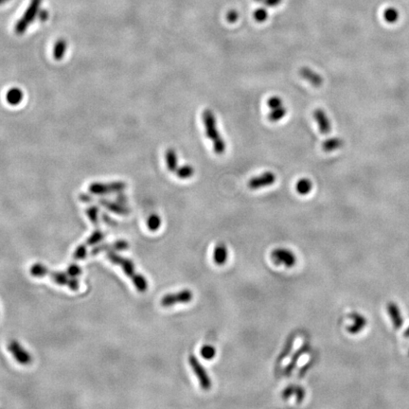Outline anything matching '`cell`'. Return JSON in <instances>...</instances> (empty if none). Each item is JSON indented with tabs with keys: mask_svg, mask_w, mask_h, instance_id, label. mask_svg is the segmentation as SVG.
<instances>
[{
	"mask_svg": "<svg viewBox=\"0 0 409 409\" xmlns=\"http://www.w3.org/2000/svg\"><path fill=\"white\" fill-rule=\"evenodd\" d=\"M161 226V218L157 214H152L147 220V227L151 231L159 230Z\"/></svg>",
	"mask_w": 409,
	"mask_h": 409,
	"instance_id": "obj_29",
	"label": "cell"
},
{
	"mask_svg": "<svg viewBox=\"0 0 409 409\" xmlns=\"http://www.w3.org/2000/svg\"><path fill=\"white\" fill-rule=\"evenodd\" d=\"M200 352H201L202 357L206 359V360H211V359L215 357L216 350H215V348L213 346L204 345L202 347Z\"/></svg>",
	"mask_w": 409,
	"mask_h": 409,
	"instance_id": "obj_30",
	"label": "cell"
},
{
	"mask_svg": "<svg viewBox=\"0 0 409 409\" xmlns=\"http://www.w3.org/2000/svg\"><path fill=\"white\" fill-rule=\"evenodd\" d=\"M127 185L123 181H114L111 183L95 182L90 184L88 190L91 194L105 195L112 192H121L126 189Z\"/></svg>",
	"mask_w": 409,
	"mask_h": 409,
	"instance_id": "obj_5",
	"label": "cell"
},
{
	"mask_svg": "<svg viewBox=\"0 0 409 409\" xmlns=\"http://www.w3.org/2000/svg\"><path fill=\"white\" fill-rule=\"evenodd\" d=\"M189 363L192 367V371L194 372V374L196 375L199 383L201 385V387L204 390H208L211 387V381L210 378L208 376V374L206 373V371L204 370V367L202 366V364L199 362V360L195 355H190L189 356Z\"/></svg>",
	"mask_w": 409,
	"mask_h": 409,
	"instance_id": "obj_7",
	"label": "cell"
},
{
	"mask_svg": "<svg viewBox=\"0 0 409 409\" xmlns=\"http://www.w3.org/2000/svg\"><path fill=\"white\" fill-rule=\"evenodd\" d=\"M281 2V0H263V3L266 7H276Z\"/></svg>",
	"mask_w": 409,
	"mask_h": 409,
	"instance_id": "obj_37",
	"label": "cell"
},
{
	"mask_svg": "<svg viewBox=\"0 0 409 409\" xmlns=\"http://www.w3.org/2000/svg\"><path fill=\"white\" fill-rule=\"evenodd\" d=\"M29 274L35 278L49 277L53 282L61 286H66L72 291H78L80 288V283L75 278H72L68 274H64L63 272L52 271L42 263H34L29 268Z\"/></svg>",
	"mask_w": 409,
	"mask_h": 409,
	"instance_id": "obj_2",
	"label": "cell"
},
{
	"mask_svg": "<svg viewBox=\"0 0 409 409\" xmlns=\"http://www.w3.org/2000/svg\"><path fill=\"white\" fill-rule=\"evenodd\" d=\"M192 298H193V294L191 290H182L177 293L164 295L160 300V304L162 307L168 308V307L174 306L176 304L189 303L190 301H192Z\"/></svg>",
	"mask_w": 409,
	"mask_h": 409,
	"instance_id": "obj_6",
	"label": "cell"
},
{
	"mask_svg": "<svg viewBox=\"0 0 409 409\" xmlns=\"http://www.w3.org/2000/svg\"><path fill=\"white\" fill-rule=\"evenodd\" d=\"M271 260L277 265H283L291 268L296 263V258L293 252L285 248H277L271 252Z\"/></svg>",
	"mask_w": 409,
	"mask_h": 409,
	"instance_id": "obj_8",
	"label": "cell"
},
{
	"mask_svg": "<svg viewBox=\"0 0 409 409\" xmlns=\"http://www.w3.org/2000/svg\"><path fill=\"white\" fill-rule=\"evenodd\" d=\"M275 181H276V175L271 172H266V173H263L260 176H256L250 179L247 183V187L251 190H258L261 188H264V187H268L270 185H273Z\"/></svg>",
	"mask_w": 409,
	"mask_h": 409,
	"instance_id": "obj_11",
	"label": "cell"
},
{
	"mask_svg": "<svg viewBox=\"0 0 409 409\" xmlns=\"http://www.w3.org/2000/svg\"><path fill=\"white\" fill-rule=\"evenodd\" d=\"M292 396L295 397L296 402L300 404L305 398V390L303 387L299 385H289L287 386L281 393V398L283 400H288Z\"/></svg>",
	"mask_w": 409,
	"mask_h": 409,
	"instance_id": "obj_15",
	"label": "cell"
},
{
	"mask_svg": "<svg viewBox=\"0 0 409 409\" xmlns=\"http://www.w3.org/2000/svg\"><path fill=\"white\" fill-rule=\"evenodd\" d=\"M294 334H292V335L288 338V340H287V342H286V345L284 347L283 351H281L280 356L278 358V363H279V364L281 363V362H282L285 358L287 357V356L290 354V352H291V351H292V349H293V346H294Z\"/></svg>",
	"mask_w": 409,
	"mask_h": 409,
	"instance_id": "obj_27",
	"label": "cell"
},
{
	"mask_svg": "<svg viewBox=\"0 0 409 409\" xmlns=\"http://www.w3.org/2000/svg\"><path fill=\"white\" fill-rule=\"evenodd\" d=\"M24 93L18 88H12L6 93V101L11 105H18L23 101Z\"/></svg>",
	"mask_w": 409,
	"mask_h": 409,
	"instance_id": "obj_17",
	"label": "cell"
},
{
	"mask_svg": "<svg viewBox=\"0 0 409 409\" xmlns=\"http://www.w3.org/2000/svg\"><path fill=\"white\" fill-rule=\"evenodd\" d=\"M41 3H42V0H31L28 9L26 10L23 17L19 19L14 26V32L16 34L21 35L25 33L29 25L31 24L34 21V19L37 17Z\"/></svg>",
	"mask_w": 409,
	"mask_h": 409,
	"instance_id": "obj_4",
	"label": "cell"
},
{
	"mask_svg": "<svg viewBox=\"0 0 409 409\" xmlns=\"http://www.w3.org/2000/svg\"><path fill=\"white\" fill-rule=\"evenodd\" d=\"M344 146V141L339 138H332L329 140L323 141L322 143V149L326 153H331L333 151H336Z\"/></svg>",
	"mask_w": 409,
	"mask_h": 409,
	"instance_id": "obj_18",
	"label": "cell"
},
{
	"mask_svg": "<svg viewBox=\"0 0 409 409\" xmlns=\"http://www.w3.org/2000/svg\"><path fill=\"white\" fill-rule=\"evenodd\" d=\"M238 18H239V13H237L236 11H234V10H231L227 14V20L231 24L235 23L238 20Z\"/></svg>",
	"mask_w": 409,
	"mask_h": 409,
	"instance_id": "obj_34",
	"label": "cell"
},
{
	"mask_svg": "<svg viewBox=\"0 0 409 409\" xmlns=\"http://www.w3.org/2000/svg\"><path fill=\"white\" fill-rule=\"evenodd\" d=\"M175 173L179 178L189 179L193 176L194 169L191 165H184V166L179 167Z\"/></svg>",
	"mask_w": 409,
	"mask_h": 409,
	"instance_id": "obj_26",
	"label": "cell"
},
{
	"mask_svg": "<svg viewBox=\"0 0 409 409\" xmlns=\"http://www.w3.org/2000/svg\"><path fill=\"white\" fill-rule=\"evenodd\" d=\"M86 213H87L88 217L89 219L90 222H91L93 225L98 226V225L100 224V219H99L100 211H99V208H98L97 206H95V205H91V206H89L88 208H87Z\"/></svg>",
	"mask_w": 409,
	"mask_h": 409,
	"instance_id": "obj_28",
	"label": "cell"
},
{
	"mask_svg": "<svg viewBox=\"0 0 409 409\" xmlns=\"http://www.w3.org/2000/svg\"><path fill=\"white\" fill-rule=\"evenodd\" d=\"M79 198H80V200H81V201H83V202H85V203H89L91 201H93V198H92L91 196L86 195V194H81Z\"/></svg>",
	"mask_w": 409,
	"mask_h": 409,
	"instance_id": "obj_39",
	"label": "cell"
},
{
	"mask_svg": "<svg viewBox=\"0 0 409 409\" xmlns=\"http://www.w3.org/2000/svg\"><path fill=\"white\" fill-rule=\"evenodd\" d=\"M99 203H100V204H102V206H104L106 209H108L109 211L116 213V214L128 215L130 213V209L124 204H121V203H118V202H112V201H109V200L104 199V198H101L99 200Z\"/></svg>",
	"mask_w": 409,
	"mask_h": 409,
	"instance_id": "obj_14",
	"label": "cell"
},
{
	"mask_svg": "<svg viewBox=\"0 0 409 409\" xmlns=\"http://www.w3.org/2000/svg\"><path fill=\"white\" fill-rule=\"evenodd\" d=\"M267 105H268L270 110L277 109V108H280L281 106H283L282 100H281L280 97H277V96L271 97L268 101H267Z\"/></svg>",
	"mask_w": 409,
	"mask_h": 409,
	"instance_id": "obj_32",
	"label": "cell"
},
{
	"mask_svg": "<svg viewBox=\"0 0 409 409\" xmlns=\"http://www.w3.org/2000/svg\"><path fill=\"white\" fill-rule=\"evenodd\" d=\"M383 19L388 24H394L398 21V19L400 17V14H399L398 10H396L395 8L390 7V8H387L383 11Z\"/></svg>",
	"mask_w": 409,
	"mask_h": 409,
	"instance_id": "obj_24",
	"label": "cell"
},
{
	"mask_svg": "<svg viewBox=\"0 0 409 409\" xmlns=\"http://www.w3.org/2000/svg\"><path fill=\"white\" fill-rule=\"evenodd\" d=\"M106 259L123 270L124 274L132 280V282L140 293H145L148 290V282L146 278L136 272L135 265L132 261L118 255L115 252H108Z\"/></svg>",
	"mask_w": 409,
	"mask_h": 409,
	"instance_id": "obj_1",
	"label": "cell"
},
{
	"mask_svg": "<svg viewBox=\"0 0 409 409\" xmlns=\"http://www.w3.org/2000/svg\"><path fill=\"white\" fill-rule=\"evenodd\" d=\"M165 160H166L167 169L175 173L178 169V158L176 152L174 149H168L165 153Z\"/></svg>",
	"mask_w": 409,
	"mask_h": 409,
	"instance_id": "obj_20",
	"label": "cell"
},
{
	"mask_svg": "<svg viewBox=\"0 0 409 409\" xmlns=\"http://www.w3.org/2000/svg\"><path fill=\"white\" fill-rule=\"evenodd\" d=\"M299 74H300V76L302 77L303 79H305L315 88H320L323 84V78L320 76V74H318L317 72H315L314 70H312L311 68H309L307 66L300 68Z\"/></svg>",
	"mask_w": 409,
	"mask_h": 409,
	"instance_id": "obj_16",
	"label": "cell"
},
{
	"mask_svg": "<svg viewBox=\"0 0 409 409\" xmlns=\"http://www.w3.org/2000/svg\"><path fill=\"white\" fill-rule=\"evenodd\" d=\"M102 220H103V222L104 223H106L107 225H111V226H113V225H115V222H114V220L112 219L111 217H109L107 214H105V213H102Z\"/></svg>",
	"mask_w": 409,
	"mask_h": 409,
	"instance_id": "obj_38",
	"label": "cell"
},
{
	"mask_svg": "<svg viewBox=\"0 0 409 409\" xmlns=\"http://www.w3.org/2000/svg\"><path fill=\"white\" fill-rule=\"evenodd\" d=\"M267 17H268V13L265 8H260L256 10L254 13V19L259 23L264 22L267 19Z\"/></svg>",
	"mask_w": 409,
	"mask_h": 409,
	"instance_id": "obj_31",
	"label": "cell"
},
{
	"mask_svg": "<svg viewBox=\"0 0 409 409\" xmlns=\"http://www.w3.org/2000/svg\"><path fill=\"white\" fill-rule=\"evenodd\" d=\"M314 117H315L316 121L319 124V128H320V131L321 134L327 135V134H329L331 132L332 126H331L330 119H329L327 114L322 109H317V110H315V112H314Z\"/></svg>",
	"mask_w": 409,
	"mask_h": 409,
	"instance_id": "obj_13",
	"label": "cell"
},
{
	"mask_svg": "<svg viewBox=\"0 0 409 409\" xmlns=\"http://www.w3.org/2000/svg\"><path fill=\"white\" fill-rule=\"evenodd\" d=\"M228 249L226 247L225 244L220 243L218 244L217 246L214 249V253H213V260L214 263L218 264V265H223L226 263L227 260H228Z\"/></svg>",
	"mask_w": 409,
	"mask_h": 409,
	"instance_id": "obj_19",
	"label": "cell"
},
{
	"mask_svg": "<svg viewBox=\"0 0 409 409\" xmlns=\"http://www.w3.org/2000/svg\"><path fill=\"white\" fill-rule=\"evenodd\" d=\"M66 48H67V44L66 41L64 39H59L56 41L54 48H53V57L55 60L59 61L62 60L64 58L65 51H66Z\"/></svg>",
	"mask_w": 409,
	"mask_h": 409,
	"instance_id": "obj_21",
	"label": "cell"
},
{
	"mask_svg": "<svg viewBox=\"0 0 409 409\" xmlns=\"http://www.w3.org/2000/svg\"><path fill=\"white\" fill-rule=\"evenodd\" d=\"M310 350H311V346H310L309 343H307L306 342L303 345H301V347L294 352V355L292 356L291 360H290V362L288 363L287 367L285 368L284 374L285 375H291V373L294 371V368H295V366H296V364L298 362V360L301 358V356H303L304 354L308 353L310 351Z\"/></svg>",
	"mask_w": 409,
	"mask_h": 409,
	"instance_id": "obj_12",
	"label": "cell"
},
{
	"mask_svg": "<svg viewBox=\"0 0 409 409\" xmlns=\"http://www.w3.org/2000/svg\"><path fill=\"white\" fill-rule=\"evenodd\" d=\"M66 274H68L72 278H76L82 275V268L77 264H71L66 269Z\"/></svg>",
	"mask_w": 409,
	"mask_h": 409,
	"instance_id": "obj_33",
	"label": "cell"
},
{
	"mask_svg": "<svg viewBox=\"0 0 409 409\" xmlns=\"http://www.w3.org/2000/svg\"><path fill=\"white\" fill-rule=\"evenodd\" d=\"M37 17L41 22H45L49 18V12L46 10H40L37 14Z\"/></svg>",
	"mask_w": 409,
	"mask_h": 409,
	"instance_id": "obj_35",
	"label": "cell"
},
{
	"mask_svg": "<svg viewBox=\"0 0 409 409\" xmlns=\"http://www.w3.org/2000/svg\"><path fill=\"white\" fill-rule=\"evenodd\" d=\"M5 1H6V0H0V5H1V4H3Z\"/></svg>",
	"mask_w": 409,
	"mask_h": 409,
	"instance_id": "obj_40",
	"label": "cell"
},
{
	"mask_svg": "<svg viewBox=\"0 0 409 409\" xmlns=\"http://www.w3.org/2000/svg\"><path fill=\"white\" fill-rule=\"evenodd\" d=\"M129 247V243L124 241V240H118L117 242L111 243H103V244H100L96 247H94L91 252L90 255L96 256L101 254L102 252H114V251H122L125 250Z\"/></svg>",
	"mask_w": 409,
	"mask_h": 409,
	"instance_id": "obj_10",
	"label": "cell"
},
{
	"mask_svg": "<svg viewBox=\"0 0 409 409\" xmlns=\"http://www.w3.org/2000/svg\"><path fill=\"white\" fill-rule=\"evenodd\" d=\"M255 1H257V2H260V1H262V0H255Z\"/></svg>",
	"mask_w": 409,
	"mask_h": 409,
	"instance_id": "obj_41",
	"label": "cell"
},
{
	"mask_svg": "<svg viewBox=\"0 0 409 409\" xmlns=\"http://www.w3.org/2000/svg\"><path fill=\"white\" fill-rule=\"evenodd\" d=\"M121 192H118V194L117 195V202L125 204L127 203V197H126V195H125V194H123V193H121Z\"/></svg>",
	"mask_w": 409,
	"mask_h": 409,
	"instance_id": "obj_36",
	"label": "cell"
},
{
	"mask_svg": "<svg viewBox=\"0 0 409 409\" xmlns=\"http://www.w3.org/2000/svg\"><path fill=\"white\" fill-rule=\"evenodd\" d=\"M313 189V183L308 178L299 179L295 185V190L301 195H306Z\"/></svg>",
	"mask_w": 409,
	"mask_h": 409,
	"instance_id": "obj_22",
	"label": "cell"
},
{
	"mask_svg": "<svg viewBox=\"0 0 409 409\" xmlns=\"http://www.w3.org/2000/svg\"><path fill=\"white\" fill-rule=\"evenodd\" d=\"M202 118L206 137L213 143L214 152L219 155L224 154L226 152V143L218 132L216 117L214 113L209 109H205L202 114Z\"/></svg>",
	"mask_w": 409,
	"mask_h": 409,
	"instance_id": "obj_3",
	"label": "cell"
},
{
	"mask_svg": "<svg viewBox=\"0 0 409 409\" xmlns=\"http://www.w3.org/2000/svg\"><path fill=\"white\" fill-rule=\"evenodd\" d=\"M8 351L13 357L23 366H29L32 363V356L16 340H11L8 344Z\"/></svg>",
	"mask_w": 409,
	"mask_h": 409,
	"instance_id": "obj_9",
	"label": "cell"
},
{
	"mask_svg": "<svg viewBox=\"0 0 409 409\" xmlns=\"http://www.w3.org/2000/svg\"><path fill=\"white\" fill-rule=\"evenodd\" d=\"M286 108L281 106L280 108L273 109L270 111L268 114V119L272 122H278L279 120L282 119L286 116Z\"/></svg>",
	"mask_w": 409,
	"mask_h": 409,
	"instance_id": "obj_25",
	"label": "cell"
},
{
	"mask_svg": "<svg viewBox=\"0 0 409 409\" xmlns=\"http://www.w3.org/2000/svg\"><path fill=\"white\" fill-rule=\"evenodd\" d=\"M105 236H106V234L103 231H102V230H95L90 235L89 238L86 241V243H84L83 244L88 248V246H92V245H95L97 243H101L102 240L105 238Z\"/></svg>",
	"mask_w": 409,
	"mask_h": 409,
	"instance_id": "obj_23",
	"label": "cell"
}]
</instances>
